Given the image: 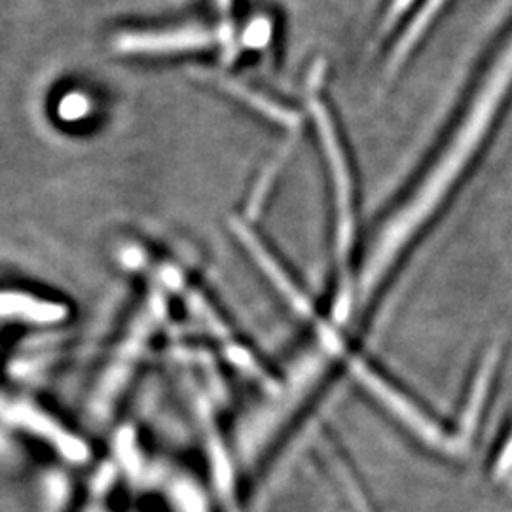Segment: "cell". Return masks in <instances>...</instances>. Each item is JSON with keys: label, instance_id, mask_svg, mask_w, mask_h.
Returning a JSON list of instances; mask_svg holds the SVG:
<instances>
[{"label": "cell", "instance_id": "1", "mask_svg": "<svg viewBox=\"0 0 512 512\" xmlns=\"http://www.w3.org/2000/svg\"><path fill=\"white\" fill-rule=\"evenodd\" d=\"M511 86L512 38L503 52L495 57L494 65L484 76L471 107L459 122V128L452 135L450 143L442 150L437 164L429 169V175L423 179L420 188L410 196L406 205L385 224L382 236L374 243L368 258L363 285L372 287L382 277L391 260L401 253L404 243L418 232L421 224L439 207L454 181L480 147Z\"/></svg>", "mask_w": 512, "mask_h": 512}, {"label": "cell", "instance_id": "2", "mask_svg": "<svg viewBox=\"0 0 512 512\" xmlns=\"http://www.w3.org/2000/svg\"><path fill=\"white\" fill-rule=\"evenodd\" d=\"M311 116L315 120L317 131L321 135V145L327 154L329 162L330 175L334 181V194H336V209H338V241H340V251L346 255L348 245L351 243V230H353V220H351V179H349L348 162L344 158V150L340 147L336 129L332 126L329 110L321 97H317L315 90H311L310 97Z\"/></svg>", "mask_w": 512, "mask_h": 512}, {"label": "cell", "instance_id": "3", "mask_svg": "<svg viewBox=\"0 0 512 512\" xmlns=\"http://www.w3.org/2000/svg\"><path fill=\"white\" fill-rule=\"evenodd\" d=\"M217 40L215 33L200 25L164 29H128L112 38V48L122 55L183 54L202 50Z\"/></svg>", "mask_w": 512, "mask_h": 512}, {"label": "cell", "instance_id": "4", "mask_svg": "<svg viewBox=\"0 0 512 512\" xmlns=\"http://www.w3.org/2000/svg\"><path fill=\"white\" fill-rule=\"evenodd\" d=\"M444 2H446V0H427V4L418 12V16L412 21V25L406 29V33H404V37L401 38L397 50L393 52L391 63H389L391 69H395V67H399V65L403 63L408 52L412 50V46L420 40L421 33H423V31L429 27V23L435 19L437 12L440 10V6H442Z\"/></svg>", "mask_w": 512, "mask_h": 512}, {"label": "cell", "instance_id": "5", "mask_svg": "<svg viewBox=\"0 0 512 512\" xmlns=\"http://www.w3.org/2000/svg\"><path fill=\"white\" fill-rule=\"evenodd\" d=\"M410 2H412V0H393V4H391V8H389V14H387V23H391L393 18H397L401 12H404Z\"/></svg>", "mask_w": 512, "mask_h": 512}, {"label": "cell", "instance_id": "6", "mask_svg": "<svg viewBox=\"0 0 512 512\" xmlns=\"http://www.w3.org/2000/svg\"><path fill=\"white\" fill-rule=\"evenodd\" d=\"M215 2H217V6H219L222 12H228L230 6H232V0H215Z\"/></svg>", "mask_w": 512, "mask_h": 512}]
</instances>
